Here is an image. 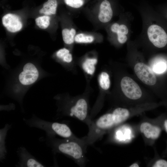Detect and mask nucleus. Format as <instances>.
I'll return each mask as SVG.
<instances>
[{"instance_id": "obj_1", "label": "nucleus", "mask_w": 167, "mask_h": 167, "mask_svg": "<svg viewBox=\"0 0 167 167\" xmlns=\"http://www.w3.org/2000/svg\"><path fill=\"white\" fill-rule=\"evenodd\" d=\"M45 141L54 153H61L70 157L80 167L85 166L88 146L84 137L77 139H60L46 136Z\"/></svg>"}, {"instance_id": "obj_9", "label": "nucleus", "mask_w": 167, "mask_h": 167, "mask_svg": "<svg viewBox=\"0 0 167 167\" xmlns=\"http://www.w3.org/2000/svg\"><path fill=\"white\" fill-rule=\"evenodd\" d=\"M2 22L3 26L6 29L12 32L19 31L22 27V24L19 18L15 14H6L2 17Z\"/></svg>"}, {"instance_id": "obj_16", "label": "nucleus", "mask_w": 167, "mask_h": 167, "mask_svg": "<svg viewBox=\"0 0 167 167\" xmlns=\"http://www.w3.org/2000/svg\"><path fill=\"white\" fill-rule=\"evenodd\" d=\"M112 32L116 33L118 36L126 35L128 32L127 27L124 24L119 25L118 23H114L111 26V28Z\"/></svg>"}, {"instance_id": "obj_19", "label": "nucleus", "mask_w": 167, "mask_h": 167, "mask_svg": "<svg viewBox=\"0 0 167 167\" xmlns=\"http://www.w3.org/2000/svg\"><path fill=\"white\" fill-rule=\"evenodd\" d=\"M167 67L166 63L163 61H159L155 63L152 66V70L157 74H161L165 72Z\"/></svg>"}, {"instance_id": "obj_25", "label": "nucleus", "mask_w": 167, "mask_h": 167, "mask_svg": "<svg viewBox=\"0 0 167 167\" xmlns=\"http://www.w3.org/2000/svg\"><path fill=\"white\" fill-rule=\"evenodd\" d=\"M130 167H139V166L137 164L135 163L131 165L130 166Z\"/></svg>"}, {"instance_id": "obj_26", "label": "nucleus", "mask_w": 167, "mask_h": 167, "mask_svg": "<svg viewBox=\"0 0 167 167\" xmlns=\"http://www.w3.org/2000/svg\"><path fill=\"white\" fill-rule=\"evenodd\" d=\"M164 126L166 131L167 132V120H166L164 122Z\"/></svg>"}, {"instance_id": "obj_18", "label": "nucleus", "mask_w": 167, "mask_h": 167, "mask_svg": "<svg viewBox=\"0 0 167 167\" xmlns=\"http://www.w3.org/2000/svg\"><path fill=\"white\" fill-rule=\"evenodd\" d=\"M74 40L77 42L88 43H91L93 41L94 38L92 36L79 33L76 35Z\"/></svg>"}, {"instance_id": "obj_12", "label": "nucleus", "mask_w": 167, "mask_h": 167, "mask_svg": "<svg viewBox=\"0 0 167 167\" xmlns=\"http://www.w3.org/2000/svg\"><path fill=\"white\" fill-rule=\"evenodd\" d=\"M57 2L56 0H48L44 3L43 7L40 10V14L47 15L55 14L56 13Z\"/></svg>"}, {"instance_id": "obj_15", "label": "nucleus", "mask_w": 167, "mask_h": 167, "mask_svg": "<svg viewBox=\"0 0 167 167\" xmlns=\"http://www.w3.org/2000/svg\"><path fill=\"white\" fill-rule=\"evenodd\" d=\"M99 81L101 88L105 90L108 89L110 86V80L109 75L105 72H102L100 75Z\"/></svg>"}, {"instance_id": "obj_11", "label": "nucleus", "mask_w": 167, "mask_h": 167, "mask_svg": "<svg viewBox=\"0 0 167 167\" xmlns=\"http://www.w3.org/2000/svg\"><path fill=\"white\" fill-rule=\"evenodd\" d=\"M113 11L110 2L107 0H104L101 2L100 6V11L98 19L102 23L109 21L113 16Z\"/></svg>"}, {"instance_id": "obj_10", "label": "nucleus", "mask_w": 167, "mask_h": 167, "mask_svg": "<svg viewBox=\"0 0 167 167\" xmlns=\"http://www.w3.org/2000/svg\"><path fill=\"white\" fill-rule=\"evenodd\" d=\"M140 130L146 138L153 139H157L161 132L160 127L148 122H144L141 124Z\"/></svg>"}, {"instance_id": "obj_4", "label": "nucleus", "mask_w": 167, "mask_h": 167, "mask_svg": "<svg viewBox=\"0 0 167 167\" xmlns=\"http://www.w3.org/2000/svg\"><path fill=\"white\" fill-rule=\"evenodd\" d=\"M149 40L156 47L162 48L167 43V34L163 29L156 24L152 25L148 29Z\"/></svg>"}, {"instance_id": "obj_14", "label": "nucleus", "mask_w": 167, "mask_h": 167, "mask_svg": "<svg viewBox=\"0 0 167 167\" xmlns=\"http://www.w3.org/2000/svg\"><path fill=\"white\" fill-rule=\"evenodd\" d=\"M63 39L64 42L67 44H70L74 42V37L76 33V31L74 28L70 30L65 28L62 32Z\"/></svg>"}, {"instance_id": "obj_3", "label": "nucleus", "mask_w": 167, "mask_h": 167, "mask_svg": "<svg viewBox=\"0 0 167 167\" xmlns=\"http://www.w3.org/2000/svg\"><path fill=\"white\" fill-rule=\"evenodd\" d=\"M25 123L31 127L36 128L45 132L48 136H59L64 138L77 139L66 124L45 120L35 116L31 118H23Z\"/></svg>"}, {"instance_id": "obj_24", "label": "nucleus", "mask_w": 167, "mask_h": 167, "mask_svg": "<svg viewBox=\"0 0 167 167\" xmlns=\"http://www.w3.org/2000/svg\"><path fill=\"white\" fill-rule=\"evenodd\" d=\"M72 59V55L69 53L62 60L65 62L69 63L71 62Z\"/></svg>"}, {"instance_id": "obj_22", "label": "nucleus", "mask_w": 167, "mask_h": 167, "mask_svg": "<svg viewBox=\"0 0 167 167\" xmlns=\"http://www.w3.org/2000/svg\"><path fill=\"white\" fill-rule=\"evenodd\" d=\"M153 167H167V161L164 160H159L153 165Z\"/></svg>"}, {"instance_id": "obj_23", "label": "nucleus", "mask_w": 167, "mask_h": 167, "mask_svg": "<svg viewBox=\"0 0 167 167\" xmlns=\"http://www.w3.org/2000/svg\"><path fill=\"white\" fill-rule=\"evenodd\" d=\"M127 39V38L126 35L118 36V41L121 44L125 43Z\"/></svg>"}, {"instance_id": "obj_2", "label": "nucleus", "mask_w": 167, "mask_h": 167, "mask_svg": "<svg viewBox=\"0 0 167 167\" xmlns=\"http://www.w3.org/2000/svg\"><path fill=\"white\" fill-rule=\"evenodd\" d=\"M129 114L128 109L119 107L111 113L105 114L92 120L88 126V135L84 137L88 145L92 144L101 139L107 130L125 121Z\"/></svg>"}, {"instance_id": "obj_17", "label": "nucleus", "mask_w": 167, "mask_h": 167, "mask_svg": "<svg viewBox=\"0 0 167 167\" xmlns=\"http://www.w3.org/2000/svg\"><path fill=\"white\" fill-rule=\"evenodd\" d=\"M50 17L45 15L39 17L35 19L36 23L40 28L45 29L47 28L50 24Z\"/></svg>"}, {"instance_id": "obj_13", "label": "nucleus", "mask_w": 167, "mask_h": 167, "mask_svg": "<svg viewBox=\"0 0 167 167\" xmlns=\"http://www.w3.org/2000/svg\"><path fill=\"white\" fill-rule=\"evenodd\" d=\"M97 60L96 58H87L83 63V67L84 71L88 74L92 75L94 73Z\"/></svg>"}, {"instance_id": "obj_7", "label": "nucleus", "mask_w": 167, "mask_h": 167, "mask_svg": "<svg viewBox=\"0 0 167 167\" xmlns=\"http://www.w3.org/2000/svg\"><path fill=\"white\" fill-rule=\"evenodd\" d=\"M17 154L19 161L17 165L19 167H43L42 163L32 156L24 147H20L17 150Z\"/></svg>"}, {"instance_id": "obj_5", "label": "nucleus", "mask_w": 167, "mask_h": 167, "mask_svg": "<svg viewBox=\"0 0 167 167\" xmlns=\"http://www.w3.org/2000/svg\"><path fill=\"white\" fill-rule=\"evenodd\" d=\"M120 84L122 92L127 98L137 100L141 96L142 92L140 87L131 78L124 77L121 80Z\"/></svg>"}, {"instance_id": "obj_20", "label": "nucleus", "mask_w": 167, "mask_h": 167, "mask_svg": "<svg viewBox=\"0 0 167 167\" xmlns=\"http://www.w3.org/2000/svg\"><path fill=\"white\" fill-rule=\"evenodd\" d=\"M67 5L74 8H78L84 4L83 0H64Z\"/></svg>"}, {"instance_id": "obj_8", "label": "nucleus", "mask_w": 167, "mask_h": 167, "mask_svg": "<svg viewBox=\"0 0 167 167\" xmlns=\"http://www.w3.org/2000/svg\"><path fill=\"white\" fill-rule=\"evenodd\" d=\"M38 71L33 64L28 63L25 65L23 71L19 75L20 83L25 85H30L34 83L37 79Z\"/></svg>"}, {"instance_id": "obj_27", "label": "nucleus", "mask_w": 167, "mask_h": 167, "mask_svg": "<svg viewBox=\"0 0 167 167\" xmlns=\"http://www.w3.org/2000/svg\"></svg>"}, {"instance_id": "obj_21", "label": "nucleus", "mask_w": 167, "mask_h": 167, "mask_svg": "<svg viewBox=\"0 0 167 167\" xmlns=\"http://www.w3.org/2000/svg\"><path fill=\"white\" fill-rule=\"evenodd\" d=\"M69 53V50L64 48L58 50L56 53V55L58 58L62 59Z\"/></svg>"}, {"instance_id": "obj_6", "label": "nucleus", "mask_w": 167, "mask_h": 167, "mask_svg": "<svg viewBox=\"0 0 167 167\" xmlns=\"http://www.w3.org/2000/svg\"><path fill=\"white\" fill-rule=\"evenodd\" d=\"M134 70L138 78L144 83L150 86L156 83V78L155 74L150 67L144 63H137L134 66Z\"/></svg>"}]
</instances>
